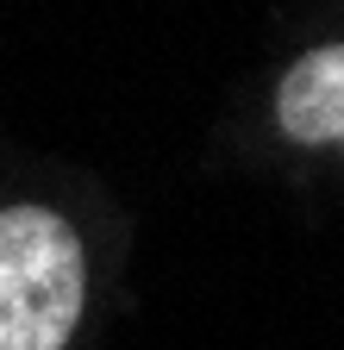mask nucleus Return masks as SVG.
Returning <instances> with one entry per match:
<instances>
[{
  "label": "nucleus",
  "mask_w": 344,
  "mask_h": 350,
  "mask_svg": "<svg viewBox=\"0 0 344 350\" xmlns=\"http://www.w3.org/2000/svg\"><path fill=\"white\" fill-rule=\"evenodd\" d=\"M81 300L88 262L75 226L51 206H7L0 213V350H63Z\"/></svg>",
  "instance_id": "nucleus-1"
},
{
  "label": "nucleus",
  "mask_w": 344,
  "mask_h": 350,
  "mask_svg": "<svg viewBox=\"0 0 344 350\" xmlns=\"http://www.w3.org/2000/svg\"><path fill=\"white\" fill-rule=\"evenodd\" d=\"M276 125L294 144H344V44H319L282 75Z\"/></svg>",
  "instance_id": "nucleus-2"
}]
</instances>
